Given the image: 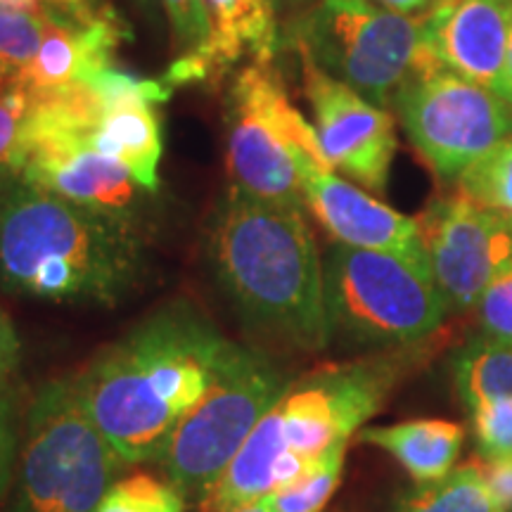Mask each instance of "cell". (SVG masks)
Here are the masks:
<instances>
[{"label":"cell","instance_id":"35","mask_svg":"<svg viewBox=\"0 0 512 512\" xmlns=\"http://www.w3.org/2000/svg\"><path fill=\"white\" fill-rule=\"evenodd\" d=\"M494 93L505 102V105L512 107V29H510V36H508V48H505L501 81H498Z\"/></svg>","mask_w":512,"mask_h":512},{"label":"cell","instance_id":"21","mask_svg":"<svg viewBox=\"0 0 512 512\" xmlns=\"http://www.w3.org/2000/svg\"><path fill=\"white\" fill-rule=\"evenodd\" d=\"M453 380L463 406L512 399V342L479 335L453 358Z\"/></svg>","mask_w":512,"mask_h":512},{"label":"cell","instance_id":"15","mask_svg":"<svg viewBox=\"0 0 512 512\" xmlns=\"http://www.w3.org/2000/svg\"><path fill=\"white\" fill-rule=\"evenodd\" d=\"M439 67L494 93L512 29V0H439L422 17Z\"/></svg>","mask_w":512,"mask_h":512},{"label":"cell","instance_id":"12","mask_svg":"<svg viewBox=\"0 0 512 512\" xmlns=\"http://www.w3.org/2000/svg\"><path fill=\"white\" fill-rule=\"evenodd\" d=\"M102 98V117L86 145L126 166L140 188L155 195L162 188L159 162L164 155L162 114L171 88L162 81L140 79L114 64L86 79Z\"/></svg>","mask_w":512,"mask_h":512},{"label":"cell","instance_id":"19","mask_svg":"<svg viewBox=\"0 0 512 512\" xmlns=\"http://www.w3.org/2000/svg\"><path fill=\"white\" fill-rule=\"evenodd\" d=\"M363 444L387 451L418 484L446 477L456 467L465 430L458 422L422 418L358 432Z\"/></svg>","mask_w":512,"mask_h":512},{"label":"cell","instance_id":"29","mask_svg":"<svg viewBox=\"0 0 512 512\" xmlns=\"http://www.w3.org/2000/svg\"><path fill=\"white\" fill-rule=\"evenodd\" d=\"M169 17L178 57L200 55L211 41V19L204 0H162Z\"/></svg>","mask_w":512,"mask_h":512},{"label":"cell","instance_id":"16","mask_svg":"<svg viewBox=\"0 0 512 512\" xmlns=\"http://www.w3.org/2000/svg\"><path fill=\"white\" fill-rule=\"evenodd\" d=\"M309 463L311 460L299 458L287 448L278 403L261 418L221 477L197 501L200 512H233L259 498L278 494L297 482Z\"/></svg>","mask_w":512,"mask_h":512},{"label":"cell","instance_id":"26","mask_svg":"<svg viewBox=\"0 0 512 512\" xmlns=\"http://www.w3.org/2000/svg\"><path fill=\"white\" fill-rule=\"evenodd\" d=\"M460 190L512 219V138L491 147L458 178Z\"/></svg>","mask_w":512,"mask_h":512},{"label":"cell","instance_id":"28","mask_svg":"<svg viewBox=\"0 0 512 512\" xmlns=\"http://www.w3.org/2000/svg\"><path fill=\"white\" fill-rule=\"evenodd\" d=\"M467 413L472 420L479 458H512V399L484 401Z\"/></svg>","mask_w":512,"mask_h":512},{"label":"cell","instance_id":"8","mask_svg":"<svg viewBox=\"0 0 512 512\" xmlns=\"http://www.w3.org/2000/svg\"><path fill=\"white\" fill-rule=\"evenodd\" d=\"M290 387L285 370L266 354L233 342L207 394L185 415L157 460L166 479L185 498L200 501Z\"/></svg>","mask_w":512,"mask_h":512},{"label":"cell","instance_id":"11","mask_svg":"<svg viewBox=\"0 0 512 512\" xmlns=\"http://www.w3.org/2000/svg\"><path fill=\"white\" fill-rule=\"evenodd\" d=\"M302 57L304 95L316 117V136L332 169L382 195L396 155L394 119L384 107Z\"/></svg>","mask_w":512,"mask_h":512},{"label":"cell","instance_id":"22","mask_svg":"<svg viewBox=\"0 0 512 512\" xmlns=\"http://www.w3.org/2000/svg\"><path fill=\"white\" fill-rule=\"evenodd\" d=\"M394 512H501L486 489L479 460L453 467L446 477L418 484Z\"/></svg>","mask_w":512,"mask_h":512},{"label":"cell","instance_id":"3","mask_svg":"<svg viewBox=\"0 0 512 512\" xmlns=\"http://www.w3.org/2000/svg\"><path fill=\"white\" fill-rule=\"evenodd\" d=\"M145 273L140 223L10 178L0 204V287L19 297L114 306Z\"/></svg>","mask_w":512,"mask_h":512},{"label":"cell","instance_id":"36","mask_svg":"<svg viewBox=\"0 0 512 512\" xmlns=\"http://www.w3.org/2000/svg\"><path fill=\"white\" fill-rule=\"evenodd\" d=\"M380 3H382L387 10L399 12V15H408V17H411L413 12L425 10L427 5L432 3V0H380Z\"/></svg>","mask_w":512,"mask_h":512},{"label":"cell","instance_id":"1","mask_svg":"<svg viewBox=\"0 0 512 512\" xmlns=\"http://www.w3.org/2000/svg\"><path fill=\"white\" fill-rule=\"evenodd\" d=\"M230 347L197 306L176 299L98 351L69 380L114 451L128 465L150 463L207 394Z\"/></svg>","mask_w":512,"mask_h":512},{"label":"cell","instance_id":"25","mask_svg":"<svg viewBox=\"0 0 512 512\" xmlns=\"http://www.w3.org/2000/svg\"><path fill=\"white\" fill-rule=\"evenodd\" d=\"M95 512H185V496L166 477L136 472L117 479Z\"/></svg>","mask_w":512,"mask_h":512},{"label":"cell","instance_id":"39","mask_svg":"<svg viewBox=\"0 0 512 512\" xmlns=\"http://www.w3.org/2000/svg\"><path fill=\"white\" fill-rule=\"evenodd\" d=\"M508 110H510V126H512V107H508Z\"/></svg>","mask_w":512,"mask_h":512},{"label":"cell","instance_id":"37","mask_svg":"<svg viewBox=\"0 0 512 512\" xmlns=\"http://www.w3.org/2000/svg\"><path fill=\"white\" fill-rule=\"evenodd\" d=\"M233 512H275V510L271 508V501H268V496H266V498H259V501H254V503L242 505V508L233 510Z\"/></svg>","mask_w":512,"mask_h":512},{"label":"cell","instance_id":"24","mask_svg":"<svg viewBox=\"0 0 512 512\" xmlns=\"http://www.w3.org/2000/svg\"><path fill=\"white\" fill-rule=\"evenodd\" d=\"M344 453H347V441H337L323 456L311 460L297 482L268 496L271 508L275 512H323L342 479Z\"/></svg>","mask_w":512,"mask_h":512},{"label":"cell","instance_id":"9","mask_svg":"<svg viewBox=\"0 0 512 512\" xmlns=\"http://www.w3.org/2000/svg\"><path fill=\"white\" fill-rule=\"evenodd\" d=\"M392 102L415 152L446 181H458L512 133L508 105L448 69L411 76Z\"/></svg>","mask_w":512,"mask_h":512},{"label":"cell","instance_id":"38","mask_svg":"<svg viewBox=\"0 0 512 512\" xmlns=\"http://www.w3.org/2000/svg\"><path fill=\"white\" fill-rule=\"evenodd\" d=\"M15 178H17V176H15ZM8 183H10V178L0 176V204H3V195H5V188H8Z\"/></svg>","mask_w":512,"mask_h":512},{"label":"cell","instance_id":"10","mask_svg":"<svg viewBox=\"0 0 512 512\" xmlns=\"http://www.w3.org/2000/svg\"><path fill=\"white\" fill-rule=\"evenodd\" d=\"M434 285L448 311H472L486 285L512 261V219L463 190L418 216Z\"/></svg>","mask_w":512,"mask_h":512},{"label":"cell","instance_id":"33","mask_svg":"<svg viewBox=\"0 0 512 512\" xmlns=\"http://www.w3.org/2000/svg\"><path fill=\"white\" fill-rule=\"evenodd\" d=\"M19 361H22V344L10 316L0 311V389L15 384Z\"/></svg>","mask_w":512,"mask_h":512},{"label":"cell","instance_id":"34","mask_svg":"<svg viewBox=\"0 0 512 512\" xmlns=\"http://www.w3.org/2000/svg\"><path fill=\"white\" fill-rule=\"evenodd\" d=\"M48 10L57 15L72 17L76 22H98V19L117 17L110 0H43Z\"/></svg>","mask_w":512,"mask_h":512},{"label":"cell","instance_id":"30","mask_svg":"<svg viewBox=\"0 0 512 512\" xmlns=\"http://www.w3.org/2000/svg\"><path fill=\"white\" fill-rule=\"evenodd\" d=\"M475 311L482 335L512 342V261L486 285Z\"/></svg>","mask_w":512,"mask_h":512},{"label":"cell","instance_id":"5","mask_svg":"<svg viewBox=\"0 0 512 512\" xmlns=\"http://www.w3.org/2000/svg\"><path fill=\"white\" fill-rule=\"evenodd\" d=\"M330 339L351 347L411 349L441 328L446 304L430 266L337 245L323 264Z\"/></svg>","mask_w":512,"mask_h":512},{"label":"cell","instance_id":"4","mask_svg":"<svg viewBox=\"0 0 512 512\" xmlns=\"http://www.w3.org/2000/svg\"><path fill=\"white\" fill-rule=\"evenodd\" d=\"M126 465L83 411L72 380H50L24 420L10 512H95Z\"/></svg>","mask_w":512,"mask_h":512},{"label":"cell","instance_id":"31","mask_svg":"<svg viewBox=\"0 0 512 512\" xmlns=\"http://www.w3.org/2000/svg\"><path fill=\"white\" fill-rule=\"evenodd\" d=\"M22 420L15 384L0 389V501L8 496L15 482L19 446H22Z\"/></svg>","mask_w":512,"mask_h":512},{"label":"cell","instance_id":"14","mask_svg":"<svg viewBox=\"0 0 512 512\" xmlns=\"http://www.w3.org/2000/svg\"><path fill=\"white\" fill-rule=\"evenodd\" d=\"M17 178L86 209L131 223L140 221L145 195H150L117 159L100 155L79 140L29 147L27 162Z\"/></svg>","mask_w":512,"mask_h":512},{"label":"cell","instance_id":"2","mask_svg":"<svg viewBox=\"0 0 512 512\" xmlns=\"http://www.w3.org/2000/svg\"><path fill=\"white\" fill-rule=\"evenodd\" d=\"M207 254L223 294L254 332L299 351L328 347L323 264L302 207L230 188L211 219Z\"/></svg>","mask_w":512,"mask_h":512},{"label":"cell","instance_id":"17","mask_svg":"<svg viewBox=\"0 0 512 512\" xmlns=\"http://www.w3.org/2000/svg\"><path fill=\"white\" fill-rule=\"evenodd\" d=\"M211 19L209 46L195 57H178L169 72L171 83L214 79L245 53L254 62L271 64L278 50V22L273 0H204Z\"/></svg>","mask_w":512,"mask_h":512},{"label":"cell","instance_id":"20","mask_svg":"<svg viewBox=\"0 0 512 512\" xmlns=\"http://www.w3.org/2000/svg\"><path fill=\"white\" fill-rule=\"evenodd\" d=\"M280 418L287 448L304 460L323 456L337 441H349L339 427L330 396L311 375L287 389L280 401Z\"/></svg>","mask_w":512,"mask_h":512},{"label":"cell","instance_id":"32","mask_svg":"<svg viewBox=\"0 0 512 512\" xmlns=\"http://www.w3.org/2000/svg\"><path fill=\"white\" fill-rule=\"evenodd\" d=\"M477 460L479 467H482L486 489H489L491 498H494L501 512H512V458Z\"/></svg>","mask_w":512,"mask_h":512},{"label":"cell","instance_id":"13","mask_svg":"<svg viewBox=\"0 0 512 512\" xmlns=\"http://www.w3.org/2000/svg\"><path fill=\"white\" fill-rule=\"evenodd\" d=\"M302 188L304 204L337 245L406 256L427 264L418 219L399 214L325 169L304 171Z\"/></svg>","mask_w":512,"mask_h":512},{"label":"cell","instance_id":"7","mask_svg":"<svg viewBox=\"0 0 512 512\" xmlns=\"http://www.w3.org/2000/svg\"><path fill=\"white\" fill-rule=\"evenodd\" d=\"M226 162L233 188L271 204L302 207V174L332 171L316 128L292 107L266 62L240 69L226 95Z\"/></svg>","mask_w":512,"mask_h":512},{"label":"cell","instance_id":"6","mask_svg":"<svg viewBox=\"0 0 512 512\" xmlns=\"http://www.w3.org/2000/svg\"><path fill=\"white\" fill-rule=\"evenodd\" d=\"M290 41L323 72L387 107L415 74L439 72L422 17L411 19L370 0H318L294 19Z\"/></svg>","mask_w":512,"mask_h":512},{"label":"cell","instance_id":"18","mask_svg":"<svg viewBox=\"0 0 512 512\" xmlns=\"http://www.w3.org/2000/svg\"><path fill=\"white\" fill-rule=\"evenodd\" d=\"M126 36L119 15L98 22H76L46 8V31L22 86L50 91L74 81H86L114 64V50Z\"/></svg>","mask_w":512,"mask_h":512},{"label":"cell","instance_id":"27","mask_svg":"<svg viewBox=\"0 0 512 512\" xmlns=\"http://www.w3.org/2000/svg\"><path fill=\"white\" fill-rule=\"evenodd\" d=\"M34 93L27 86H0V176L15 178L27 159V128Z\"/></svg>","mask_w":512,"mask_h":512},{"label":"cell","instance_id":"23","mask_svg":"<svg viewBox=\"0 0 512 512\" xmlns=\"http://www.w3.org/2000/svg\"><path fill=\"white\" fill-rule=\"evenodd\" d=\"M46 12H27L0 3V86H22L41 48Z\"/></svg>","mask_w":512,"mask_h":512}]
</instances>
